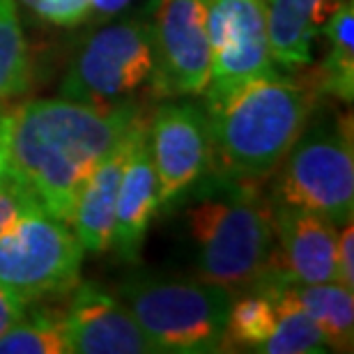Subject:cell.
<instances>
[{
  "label": "cell",
  "mask_w": 354,
  "mask_h": 354,
  "mask_svg": "<svg viewBox=\"0 0 354 354\" xmlns=\"http://www.w3.org/2000/svg\"><path fill=\"white\" fill-rule=\"evenodd\" d=\"M138 113L136 102L97 109L67 97L28 99L12 111L7 164L48 214L72 225L83 184Z\"/></svg>",
  "instance_id": "cell-1"
},
{
  "label": "cell",
  "mask_w": 354,
  "mask_h": 354,
  "mask_svg": "<svg viewBox=\"0 0 354 354\" xmlns=\"http://www.w3.org/2000/svg\"><path fill=\"white\" fill-rule=\"evenodd\" d=\"M209 122V173L265 182L317 109L313 81L274 72L223 90H205Z\"/></svg>",
  "instance_id": "cell-2"
},
{
  "label": "cell",
  "mask_w": 354,
  "mask_h": 354,
  "mask_svg": "<svg viewBox=\"0 0 354 354\" xmlns=\"http://www.w3.org/2000/svg\"><path fill=\"white\" fill-rule=\"evenodd\" d=\"M263 182L207 173L180 201L198 279L237 295L263 279L274 251V205Z\"/></svg>",
  "instance_id": "cell-3"
},
{
  "label": "cell",
  "mask_w": 354,
  "mask_h": 354,
  "mask_svg": "<svg viewBox=\"0 0 354 354\" xmlns=\"http://www.w3.org/2000/svg\"><path fill=\"white\" fill-rule=\"evenodd\" d=\"M115 295L129 308L154 352H223V334L232 295L203 279L133 276Z\"/></svg>",
  "instance_id": "cell-4"
},
{
  "label": "cell",
  "mask_w": 354,
  "mask_h": 354,
  "mask_svg": "<svg viewBox=\"0 0 354 354\" xmlns=\"http://www.w3.org/2000/svg\"><path fill=\"white\" fill-rule=\"evenodd\" d=\"M269 201L327 216L338 228L354 218V152L350 113L320 109L279 164Z\"/></svg>",
  "instance_id": "cell-5"
},
{
  "label": "cell",
  "mask_w": 354,
  "mask_h": 354,
  "mask_svg": "<svg viewBox=\"0 0 354 354\" xmlns=\"http://www.w3.org/2000/svg\"><path fill=\"white\" fill-rule=\"evenodd\" d=\"M83 258L72 225L37 203L0 232V286L26 306L67 297L81 283Z\"/></svg>",
  "instance_id": "cell-6"
},
{
  "label": "cell",
  "mask_w": 354,
  "mask_h": 354,
  "mask_svg": "<svg viewBox=\"0 0 354 354\" xmlns=\"http://www.w3.org/2000/svg\"><path fill=\"white\" fill-rule=\"evenodd\" d=\"M152 69V19L113 21L83 39L74 51L60 81V97L97 109L131 104L136 92L150 83Z\"/></svg>",
  "instance_id": "cell-7"
},
{
  "label": "cell",
  "mask_w": 354,
  "mask_h": 354,
  "mask_svg": "<svg viewBox=\"0 0 354 354\" xmlns=\"http://www.w3.org/2000/svg\"><path fill=\"white\" fill-rule=\"evenodd\" d=\"M154 97H196L209 83L212 46L205 0H159L152 19Z\"/></svg>",
  "instance_id": "cell-8"
},
{
  "label": "cell",
  "mask_w": 354,
  "mask_h": 354,
  "mask_svg": "<svg viewBox=\"0 0 354 354\" xmlns=\"http://www.w3.org/2000/svg\"><path fill=\"white\" fill-rule=\"evenodd\" d=\"M147 143L157 173L159 207L171 209L209 173L207 113L189 102L161 104L152 118H147Z\"/></svg>",
  "instance_id": "cell-9"
},
{
  "label": "cell",
  "mask_w": 354,
  "mask_h": 354,
  "mask_svg": "<svg viewBox=\"0 0 354 354\" xmlns=\"http://www.w3.org/2000/svg\"><path fill=\"white\" fill-rule=\"evenodd\" d=\"M205 5L212 46L209 83L205 90H223L274 72L265 0H205Z\"/></svg>",
  "instance_id": "cell-10"
},
{
  "label": "cell",
  "mask_w": 354,
  "mask_h": 354,
  "mask_svg": "<svg viewBox=\"0 0 354 354\" xmlns=\"http://www.w3.org/2000/svg\"><path fill=\"white\" fill-rule=\"evenodd\" d=\"M69 350L79 354H152L154 348L115 292L79 283L65 313Z\"/></svg>",
  "instance_id": "cell-11"
},
{
  "label": "cell",
  "mask_w": 354,
  "mask_h": 354,
  "mask_svg": "<svg viewBox=\"0 0 354 354\" xmlns=\"http://www.w3.org/2000/svg\"><path fill=\"white\" fill-rule=\"evenodd\" d=\"M274 239L279 246L272 251V263L290 283L336 281L338 225L327 216L292 205H274Z\"/></svg>",
  "instance_id": "cell-12"
},
{
  "label": "cell",
  "mask_w": 354,
  "mask_h": 354,
  "mask_svg": "<svg viewBox=\"0 0 354 354\" xmlns=\"http://www.w3.org/2000/svg\"><path fill=\"white\" fill-rule=\"evenodd\" d=\"M157 173H154L150 143H147V115L143 113L133 129L129 159L124 164L115 198L111 249L122 263H138L147 228L157 216Z\"/></svg>",
  "instance_id": "cell-13"
},
{
  "label": "cell",
  "mask_w": 354,
  "mask_h": 354,
  "mask_svg": "<svg viewBox=\"0 0 354 354\" xmlns=\"http://www.w3.org/2000/svg\"><path fill=\"white\" fill-rule=\"evenodd\" d=\"M143 111L138 113V118ZM138 118L133 120L129 131L124 138L99 161V166L90 173V177L83 184L79 198H76V207L72 216V228L79 237L81 246L86 253H99L111 249L113 237V221H115V198L118 187L122 180L124 164L129 159L133 129H136Z\"/></svg>",
  "instance_id": "cell-14"
},
{
  "label": "cell",
  "mask_w": 354,
  "mask_h": 354,
  "mask_svg": "<svg viewBox=\"0 0 354 354\" xmlns=\"http://www.w3.org/2000/svg\"><path fill=\"white\" fill-rule=\"evenodd\" d=\"M345 0H269L267 39L274 65L299 72L313 62L315 39Z\"/></svg>",
  "instance_id": "cell-15"
},
{
  "label": "cell",
  "mask_w": 354,
  "mask_h": 354,
  "mask_svg": "<svg viewBox=\"0 0 354 354\" xmlns=\"http://www.w3.org/2000/svg\"><path fill=\"white\" fill-rule=\"evenodd\" d=\"M288 295L322 331L331 352H352L354 290L336 281L310 283V286L288 283Z\"/></svg>",
  "instance_id": "cell-16"
},
{
  "label": "cell",
  "mask_w": 354,
  "mask_h": 354,
  "mask_svg": "<svg viewBox=\"0 0 354 354\" xmlns=\"http://www.w3.org/2000/svg\"><path fill=\"white\" fill-rule=\"evenodd\" d=\"M329 51L317 69L313 86L317 95L336 97L338 102L352 104L354 97V5L352 0L338 7L324 26Z\"/></svg>",
  "instance_id": "cell-17"
},
{
  "label": "cell",
  "mask_w": 354,
  "mask_h": 354,
  "mask_svg": "<svg viewBox=\"0 0 354 354\" xmlns=\"http://www.w3.org/2000/svg\"><path fill=\"white\" fill-rule=\"evenodd\" d=\"M276 315H279L276 299L267 290L249 288L237 292V297H232L230 301L223 350L237 348L256 352L274 331Z\"/></svg>",
  "instance_id": "cell-18"
},
{
  "label": "cell",
  "mask_w": 354,
  "mask_h": 354,
  "mask_svg": "<svg viewBox=\"0 0 354 354\" xmlns=\"http://www.w3.org/2000/svg\"><path fill=\"white\" fill-rule=\"evenodd\" d=\"M30 48L14 0H0V109L30 86Z\"/></svg>",
  "instance_id": "cell-19"
},
{
  "label": "cell",
  "mask_w": 354,
  "mask_h": 354,
  "mask_svg": "<svg viewBox=\"0 0 354 354\" xmlns=\"http://www.w3.org/2000/svg\"><path fill=\"white\" fill-rule=\"evenodd\" d=\"M69 338L65 315L37 310L24 315L0 336V354H67Z\"/></svg>",
  "instance_id": "cell-20"
},
{
  "label": "cell",
  "mask_w": 354,
  "mask_h": 354,
  "mask_svg": "<svg viewBox=\"0 0 354 354\" xmlns=\"http://www.w3.org/2000/svg\"><path fill=\"white\" fill-rule=\"evenodd\" d=\"M41 21L74 28L90 19V0H19Z\"/></svg>",
  "instance_id": "cell-21"
},
{
  "label": "cell",
  "mask_w": 354,
  "mask_h": 354,
  "mask_svg": "<svg viewBox=\"0 0 354 354\" xmlns=\"http://www.w3.org/2000/svg\"><path fill=\"white\" fill-rule=\"evenodd\" d=\"M32 205H37V201L7 164L5 171L0 173V232Z\"/></svg>",
  "instance_id": "cell-22"
},
{
  "label": "cell",
  "mask_w": 354,
  "mask_h": 354,
  "mask_svg": "<svg viewBox=\"0 0 354 354\" xmlns=\"http://www.w3.org/2000/svg\"><path fill=\"white\" fill-rule=\"evenodd\" d=\"M354 218L341 225L336 239V283L354 290Z\"/></svg>",
  "instance_id": "cell-23"
},
{
  "label": "cell",
  "mask_w": 354,
  "mask_h": 354,
  "mask_svg": "<svg viewBox=\"0 0 354 354\" xmlns=\"http://www.w3.org/2000/svg\"><path fill=\"white\" fill-rule=\"evenodd\" d=\"M28 313V306L0 286V336Z\"/></svg>",
  "instance_id": "cell-24"
},
{
  "label": "cell",
  "mask_w": 354,
  "mask_h": 354,
  "mask_svg": "<svg viewBox=\"0 0 354 354\" xmlns=\"http://www.w3.org/2000/svg\"><path fill=\"white\" fill-rule=\"evenodd\" d=\"M129 5L131 0H90V17L95 21H104L124 12Z\"/></svg>",
  "instance_id": "cell-25"
},
{
  "label": "cell",
  "mask_w": 354,
  "mask_h": 354,
  "mask_svg": "<svg viewBox=\"0 0 354 354\" xmlns=\"http://www.w3.org/2000/svg\"><path fill=\"white\" fill-rule=\"evenodd\" d=\"M10 140H12V111L0 109V173L10 161Z\"/></svg>",
  "instance_id": "cell-26"
},
{
  "label": "cell",
  "mask_w": 354,
  "mask_h": 354,
  "mask_svg": "<svg viewBox=\"0 0 354 354\" xmlns=\"http://www.w3.org/2000/svg\"><path fill=\"white\" fill-rule=\"evenodd\" d=\"M265 3H269V0H265Z\"/></svg>",
  "instance_id": "cell-27"
}]
</instances>
